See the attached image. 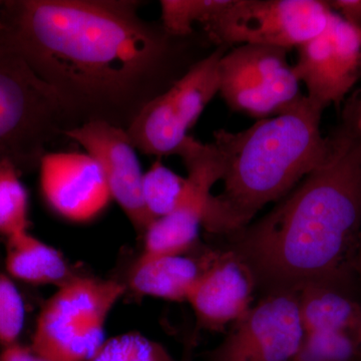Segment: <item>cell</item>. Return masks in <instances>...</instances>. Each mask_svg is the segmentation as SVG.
Wrapping results in <instances>:
<instances>
[{
    "mask_svg": "<svg viewBox=\"0 0 361 361\" xmlns=\"http://www.w3.org/2000/svg\"><path fill=\"white\" fill-rule=\"evenodd\" d=\"M358 268H360V273H361V241H360V255H358Z\"/></svg>",
    "mask_w": 361,
    "mask_h": 361,
    "instance_id": "cell-29",
    "label": "cell"
},
{
    "mask_svg": "<svg viewBox=\"0 0 361 361\" xmlns=\"http://www.w3.org/2000/svg\"><path fill=\"white\" fill-rule=\"evenodd\" d=\"M25 304L18 287L0 273V344L4 348L18 342L25 324Z\"/></svg>",
    "mask_w": 361,
    "mask_h": 361,
    "instance_id": "cell-23",
    "label": "cell"
},
{
    "mask_svg": "<svg viewBox=\"0 0 361 361\" xmlns=\"http://www.w3.org/2000/svg\"><path fill=\"white\" fill-rule=\"evenodd\" d=\"M20 173L11 161H0V235L13 236L27 231L28 195Z\"/></svg>",
    "mask_w": 361,
    "mask_h": 361,
    "instance_id": "cell-19",
    "label": "cell"
},
{
    "mask_svg": "<svg viewBox=\"0 0 361 361\" xmlns=\"http://www.w3.org/2000/svg\"><path fill=\"white\" fill-rule=\"evenodd\" d=\"M6 268L9 276L33 285L59 287L73 277L63 254L28 230L7 237Z\"/></svg>",
    "mask_w": 361,
    "mask_h": 361,
    "instance_id": "cell-17",
    "label": "cell"
},
{
    "mask_svg": "<svg viewBox=\"0 0 361 361\" xmlns=\"http://www.w3.org/2000/svg\"><path fill=\"white\" fill-rule=\"evenodd\" d=\"M227 49L216 47L140 111L126 130L137 151L159 159L183 155L192 137L188 132L219 94V63Z\"/></svg>",
    "mask_w": 361,
    "mask_h": 361,
    "instance_id": "cell-6",
    "label": "cell"
},
{
    "mask_svg": "<svg viewBox=\"0 0 361 361\" xmlns=\"http://www.w3.org/2000/svg\"><path fill=\"white\" fill-rule=\"evenodd\" d=\"M188 171L184 193L172 213L154 221L144 234L147 255H174L192 251L204 226L212 188L222 179V167L211 142L192 140L180 157Z\"/></svg>",
    "mask_w": 361,
    "mask_h": 361,
    "instance_id": "cell-11",
    "label": "cell"
},
{
    "mask_svg": "<svg viewBox=\"0 0 361 361\" xmlns=\"http://www.w3.org/2000/svg\"><path fill=\"white\" fill-rule=\"evenodd\" d=\"M186 184V177H182L166 167L160 159L144 173L142 202L153 222L175 210L182 198Z\"/></svg>",
    "mask_w": 361,
    "mask_h": 361,
    "instance_id": "cell-18",
    "label": "cell"
},
{
    "mask_svg": "<svg viewBox=\"0 0 361 361\" xmlns=\"http://www.w3.org/2000/svg\"><path fill=\"white\" fill-rule=\"evenodd\" d=\"M0 361H51L37 355L30 346L21 345L20 342L6 346L0 353Z\"/></svg>",
    "mask_w": 361,
    "mask_h": 361,
    "instance_id": "cell-26",
    "label": "cell"
},
{
    "mask_svg": "<svg viewBox=\"0 0 361 361\" xmlns=\"http://www.w3.org/2000/svg\"><path fill=\"white\" fill-rule=\"evenodd\" d=\"M39 171L47 205L71 222L94 220L113 200L101 166L89 154L47 153Z\"/></svg>",
    "mask_w": 361,
    "mask_h": 361,
    "instance_id": "cell-13",
    "label": "cell"
},
{
    "mask_svg": "<svg viewBox=\"0 0 361 361\" xmlns=\"http://www.w3.org/2000/svg\"><path fill=\"white\" fill-rule=\"evenodd\" d=\"M1 6H2V1H0V35H1V33L4 32V21H2V18H1Z\"/></svg>",
    "mask_w": 361,
    "mask_h": 361,
    "instance_id": "cell-28",
    "label": "cell"
},
{
    "mask_svg": "<svg viewBox=\"0 0 361 361\" xmlns=\"http://www.w3.org/2000/svg\"><path fill=\"white\" fill-rule=\"evenodd\" d=\"M293 290L305 334L344 332L361 338V305L339 284L310 282Z\"/></svg>",
    "mask_w": 361,
    "mask_h": 361,
    "instance_id": "cell-16",
    "label": "cell"
},
{
    "mask_svg": "<svg viewBox=\"0 0 361 361\" xmlns=\"http://www.w3.org/2000/svg\"><path fill=\"white\" fill-rule=\"evenodd\" d=\"M229 0H161V25L176 37H189L197 33L196 25H204L219 13Z\"/></svg>",
    "mask_w": 361,
    "mask_h": 361,
    "instance_id": "cell-20",
    "label": "cell"
},
{
    "mask_svg": "<svg viewBox=\"0 0 361 361\" xmlns=\"http://www.w3.org/2000/svg\"><path fill=\"white\" fill-rule=\"evenodd\" d=\"M286 49L242 44L219 63V94L228 108L256 121L283 113L303 99Z\"/></svg>",
    "mask_w": 361,
    "mask_h": 361,
    "instance_id": "cell-8",
    "label": "cell"
},
{
    "mask_svg": "<svg viewBox=\"0 0 361 361\" xmlns=\"http://www.w3.org/2000/svg\"><path fill=\"white\" fill-rule=\"evenodd\" d=\"M361 353V338L344 332L305 334L294 361H355Z\"/></svg>",
    "mask_w": 361,
    "mask_h": 361,
    "instance_id": "cell-21",
    "label": "cell"
},
{
    "mask_svg": "<svg viewBox=\"0 0 361 361\" xmlns=\"http://www.w3.org/2000/svg\"><path fill=\"white\" fill-rule=\"evenodd\" d=\"M257 280L243 258L229 249L218 252L187 302L201 329L223 331L250 310Z\"/></svg>",
    "mask_w": 361,
    "mask_h": 361,
    "instance_id": "cell-14",
    "label": "cell"
},
{
    "mask_svg": "<svg viewBox=\"0 0 361 361\" xmlns=\"http://www.w3.org/2000/svg\"><path fill=\"white\" fill-rule=\"evenodd\" d=\"M325 160L266 215L230 234L231 250L270 291L339 284L361 241V137L339 126Z\"/></svg>",
    "mask_w": 361,
    "mask_h": 361,
    "instance_id": "cell-2",
    "label": "cell"
},
{
    "mask_svg": "<svg viewBox=\"0 0 361 361\" xmlns=\"http://www.w3.org/2000/svg\"><path fill=\"white\" fill-rule=\"evenodd\" d=\"M194 348V341H190L189 346L186 348L184 355H183L182 360L180 361H192V350Z\"/></svg>",
    "mask_w": 361,
    "mask_h": 361,
    "instance_id": "cell-27",
    "label": "cell"
},
{
    "mask_svg": "<svg viewBox=\"0 0 361 361\" xmlns=\"http://www.w3.org/2000/svg\"><path fill=\"white\" fill-rule=\"evenodd\" d=\"M304 337L295 290L270 291L233 323L210 361H294Z\"/></svg>",
    "mask_w": 361,
    "mask_h": 361,
    "instance_id": "cell-9",
    "label": "cell"
},
{
    "mask_svg": "<svg viewBox=\"0 0 361 361\" xmlns=\"http://www.w3.org/2000/svg\"><path fill=\"white\" fill-rule=\"evenodd\" d=\"M296 49L294 73L306 97L324 110L339 106L361 80V27L334 11L326 28Z\"/></svg>",
    "mask_w": 361,
    "mask_h": 361,
    "instance_id": "cell-10",
    "label": "cell"
},
{
    "mask_svg": "<svg viewBox=\"0 0 361 361\" xmlns=\"http://www.w3.org/2000/svg\"><path fill=\"white\" fill-rule=\"evenodd\" d=\"M218 252L198 254H141L130 273V287L137 294L172 302H187L190 294Z\"/></svg>",
    "mask_w": 361,
    "mask_h": 361,
    "instance_id": "cell-15",
    "label": "cell"
},
{
    "mask_svg": "<svg viewBox=\"0 0 361 361\" xmlns=\"http://www.w3.org/2000/svg\"><path fill=\"white\" fill-rule=\"evenodd\" d=\"M125 291L115 280L73 276L45 303L30 348L51 361L92 360L106 341V319Z\"/></svg>",
    "mask_w": 361,
    "mask_h": 361,
    "instance_id": "cell-5",
    "label": "cell"
},
{
    "mask_svg": "<svg viewBox=\"0 0 361 361\" xmlns=\"http://www.w3.org/2000/svg\"><path fill=\"white\" fill-rule=\"evenodd\" d=\"M90 361H174L161 344L139 334H126L104 341Z\"/></svg>",
    "mask_w": 361,
    "mask_h": 361,
    "instance_id": "cell-22",
    "label": "cell"
},
{
    "mask_svg": "<svg viewBox=\"0 0 361 361\" xmlns=\"http://www.w3.org/2000/svg\"><path fill=\"white\" fill-rule=\"evenodd\" d=\"M324 109L304 96L283 113L256 121L240 132L218 130L212 145L222 167L223 191L213 195L204 228L230 235L290 193L326 158Z\"/></svg>",
    "mask_w": 361,
    "mask_h": 361,
    "instance_id": "cell-3",
    "label": "cell"
},
{
    "mask_svg": "<svg viewBox=\"0 0 361 361\" xmlns=\"http://www.w3.org/2000/svg\"><path fill=\"white\" fill-rule=\"evenodd\" d=\"M137 0H6L2 35L78 123L127 130L210 52L203 32L169 35Z\"/></svg>",
    "mask_w": 361,
    "mask_h": 361,
    "instance_id": "cell-1",
    "label": "cell"
},
{
    "mask_svg": "<svg viewBox=\"0 0 361 361\" xmlns=\"http://www.w3.org/2000/svg\"><path fill=\"white\" fill-rule=\"evenodd\" d=\"M338 126L349 135L361 137V92H355L349 97Z\"/></svg>",
    "mask_w": 361,
    "mask_h": 361,
    "instance_id": "cell-24",
    "label": "cell"
},
{
    "mask_svg": "<svg viewBox=\"0 0 361 361\" xmlns=\"http://www.w3.org/2000/svg\"><path fill=\"white\" fill-rule=\"evenodd\" d=\"M327 4L344 20L361 27V0H331Z\"/></svg>",
    "mask_w": 361,
    "mask_h": 361,
    "instance_id": "cell-25",
    "label": "cell"
},
{
    "mask_svg": "<svg viewBox=\"0 0 361 361\" xmlns=\"http://www.w3.org/2000/svg\"><path fill=\"white\" fill-rule=\"evenodd\" d=\"M332 11L322 0H229L202 32L213 45H267L289 51L322 33Z\"/></svg>",
    "mask_w": 361,
    "mask_h": 361,
    "instance_id": "cell-7",
    "label": "cell"
},
{
    "mask_svg": "<svg viewBox=\"0 0 361 361\" xmlns=\"http://www.w3.org/2000/svg\"><path fill=\"white\" fill-rule=\"evenodd\" d=\"M99 163L111 195L137 232L145 234L153 220L142 202L144 173L127 130L102 121L82 123L66 133Z\"/></svg>",
    "mask_w": 361,
    "mask_h": 361,
    "instance_id": "cell-12",
    "label": "cell"
},
{
    "mask_svg": "<svg viewBox=\"0 0 361 361\" xmlns=\"http://www.w3.org/2000/svg\"><path fill=\"white\" fill-rule=\"evenodd\" d=\"M80 126L56 92L0 35V161L39 170L47 146Z\"/></svg>",
    "mask_w": 361,
    "mask_h": 361,
    "instance_id": "cell-4",
    "label": "cell"
}]
</instances>
